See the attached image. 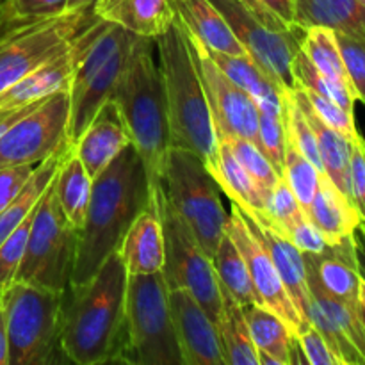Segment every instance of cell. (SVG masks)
I'll use <instances>...</instances> for the list:
<instances>
[{
    "label": "cell",
    "mask_w": 365,
    "mask_h": 365,
    "mask_svg": "<svg viewBox=\"0 0 365 365\" xmlns=\"http://www.w3.org/2000/svg\"><path fill=\"white\" fill-rule=\"evenodd\" d=\"M227 143L228 148L232 150V153L235 155V159L242 164L246 171L253 177V180L262 187V191L266 195H269L271 189L278 184V180L282 178V175L278 173L277 168L271 164V160L267 159L266 153L260 150V146L257 143L250 141V139H228V141H220Z\"/></svg>",
    "instance_id": "74e56055"
},
{
    "label": "cell",
    "mask_w": 365,
    "mask_h": 365,
    "mask_svg": "<svg viewBox=\"0 0 365 365\" xmlns=\"http://www.w3.org/2000/svg\"><path fill=\"white\" fill-rule=\"evenodd\" d=\"M77 245L78 230L64 216L52 180L32 212L27 248L14 282L64 292L71 284Z\"/></svg>",
    "instance_id": "9c48e42d"
},
{
    "label": "cell",
    "mask_w": 365,
    "mask_h": 365,
    "mask_svg": "<svg viewBox=\"0 0 365 365\" xmlns=\"http://www.w3.org/2000/svg\"><path fill=\"white\" fill-rule=\"evenodd\" d=\"M189 39L198 61L200 77L205 89L217 141L250 139L259 145L260 109L257 102L223 73L198 39L192 36H189Z\"/></svg>",
    "instance_id": "5bb4252c"
},
{
    "label": "cell",
    "mask_w": 365,
    "mask_h": 365,
    "mask_svg": "<svg viewBox=\"0 0 365 365\" xmlns=\"http://www.w3.org/2000/svg\"><path fill=\"white\" fill-rule=\"evenodd\" d=\"M292 25L324 27L365 41V6L359 0H292Z\"/></svg>",
    "instance_id": "484cf974"
},
{
    "label": "cell",
    "mask_w": 365,
    "mask_h": 365,
    "mask_svg": "<svg viewBox=\"0 0 365 365\" xmlns=\"http://www.w3.org/2000/svg\"><path fill=\"white\" fill-rule=\"evenodd\" d=\"M68 11V0H0V21L41 20Z\"/></svg>",
    "instance_id": "ee69618b"
},
{
    "label": "cell",
    "mask_w": 365,
    "mask_h": 365,
    "mask_svg": "<svg viewBox=\"0 0 365 365\" xmlns=\"http://www.w3.org/2000/svg\"><path fill=\"white\" fill-rule=\"evenodd\" d=\"M250 335L259 353V365H291L292 342L296 335L273 310L252 303L242 307Z\"/></svg>",
    "instance_id": "83f0119b"
},
{
    "label": "cell",
    "mask_w": 365,
    "mask_h": 365,
    "mask_svg": "<svg viewBox=\"0 0 365 365\" xmlns=\"http://www.w3.org/2000/svg\"><path fill=\"white\" fill-rule=\"evenodd\" d=\"M292 96L302 107L305 113L307 120H309L310 127L314 128L317 138V146H319L321 163H323V171L349 200V159H351V141L341 134V132L334 130L331 127L324 125L323 121L317 118L310 107L309 100L305 98L302 89L296 86L292 89Z\"/></svg>",
    "instance_id": "f1b7e54d"
},
{
    "label": "cell",
    "mask_w": 365,
    "mask_h": 365,
    "mask_svg": "<svg viewBox=\"0 0 365 365\" xmlns=\"http://www.w3.org/2000/svg\"><path fill=\"white\" fill-rule=\"evenodd\" d=\"M0 365H9V339H7L6 317L0 307Z\"/></svg>",
    "instance_id": "db71d44e"
},
{
    "label": "cell",
    "mask_w": 365,
    "mask_h": 365,
    "mask_svg": "<svg viewBox=\"0 0 365 365\" xmlns=\"http://www.w3.org/2000/svg\"><path fill=\"white\" fill-rule=\"evenodd\" d=\"M364 330H365V327H364Z\"/></svg>",
    "instance_id": "91938a15"
},
{
    "label": "cell",
    "mask_w": 365,
    "mask_h": 365,
    "mask_svg": "<svg viewBox=\"0 0 365 365\" xmlns=\"http://www.w3.org/2000/svg\"><path fill=\"white\" fill-rule=\"evenodd\" d=\"M34 212V209H32ZM32 212L20 223V227L0 245V291L9 287L16 278L20 264L27 248L29 230H31Z\"/></svg>",
    "instance_id": "b9f144b4"
},
{
    "label": "cell",
    "mask_w": 365,
    "mask_h": 365,
    "mask_svg": "<svg viewBox=\"0 0 365 365\" xmlns=\"http://www.w3.org/2000/svg\"><path fill=\"white\" fill-rule=\"evenodd\" d=\"M134 39L128 31L96 16L78 34V56L68 88L66 145L70 150L96 113L113 98Z\"/></svg>",
    "instance_id": "5b68a950"
},
{
    "label": "cell",
    "mask_w": 365,
    "mask_h": 365,
    "mask_svg": "<svg viewBox=\"0 0 365 365\" xmlns=\"http://www.w3.org/2000/svg\"><path fill=\"white\" fill-rule=\"evenodd\" d=\"M70 152L71 150L68 148V146H64L63 150L53 153L52 157H48L46 160L39 163L38 166H36V170L32 171L27 184H25L24 187H21V191L16 195V198L0 212V245L6 241V239L20 227L21 221L32 212V209L36 207L38 200L41 198L45 189L48 187L50 182L56 177L61 163H63L64 157Z\"/></svg>",
    "instance_id": "f546056e"
},
{
    "label": "cell",
    "mask_w": 365,
    "mask_h": 365,
    "mask_svg": "<svg viewBox=\"0 0 365 365\" xmlns=\"http://www.w3.org/2000/svg\"><path fill=\"white\" fill-rule=\"evenodd\" d=\"M296 337H298L299 348H302L309 365H341L334 353H331L330 346L323 339V335L312 324Z\"/></svg>",
    "instance_id": "c3c4849f"
},
{
    "label": "cell",
    "mask_w": 365,
    "mask_h": 365,
    "mask_svg": "<svg viewBox=\"0 0 365 365\" xmlns=\"http://www.w3.org/2000/svg\"><path fill=\"white\" fill-rule=\"evenodd\" d=\"M159 210L164 235L163 277L168 289H185L205 309L216 327L221 323L223 296L214 271L212 259L207 255L191 234L187 225L173 210L164 191L152 196Z\"/></svg>",
    "instance_id": "8fae6325"
},
{
    "label": "cell",
    "mask_w": 365,
    "mask_h": 365,
    "mask_svg": "<svg viewBox=\"0 0 365 365\" xmlns=\"http://www.w3.org/2000/svg\"><path fill=\"white\" fill-rule=\"evenodd\" d=\"M237 205V203H235ZM239 207V205H237ZM242 217L248 223L250 230L253 232L267 255L273 260L277 267L280 280L284 284L285 291L291 296L292 303L302 314L303 319L309 323L307 314L310 307V291H309V278H307V264L303 259V252L282 232H278L266 217L255 210H245L239 207ZM310 324V323H309Z\"/></svg>",
    "instance_id": "ac0fdd59"
},
{
    "label": "cell",
    "mask_w": 365,
    "mask_h": 365,
    "mask_svg": "<svg viewBox=\"0 0 365 365\" xmlns=\"http://www.w3.org/2000/svg\"><path fill=\"white\" fill-rule=\"evenodd\" d=\"M81 34V32H78ZM78 34L70 45L0 93V113L20 109L59 91H68L78 56Z\"/></svg>",
    "instance_id": "d6986e66"
},
{
    "label": "cell",
    "mask_w": 365,
    "mask_h": 365,
    "mask_svg": "<svg viewBox=\"0 0 365 365\" xmlns=\"http://www.w3.org/2000/svg\"><path fill=\"white\" fill-rule=\"evenodd\" d=\"M36 166L25 164V166H11L0 170V212L16 198L27 180L31 178Z\"/></svg>",
    "instance_id": "681fc988"
},
{
    "label": "cell",
    "mask_w": 365,
    "mask_h": 365,
    "mask_svg": "<svg viewBox=\"0 0 365 365\" xmlns=\"http://www.w3.org/2000/svg\"><path fill=\"white\" fill-rule=\"evenodd\" d=\"M234 31L246 56L284 91L296 88L292 63L299 50L303 29L292 25L287 31H274L264 25L241 0H210Z\"/></svg>",
    "instance_id": "4fadbf2b"
},
{
    "label": "cell",
    "mask_w": 365,
    "mask_h": 365,
    "mask_svg": "<svg viewBox=\"0 0 365 365\" xmlns=\"http://www.w3.org/2000/svg\"><path fill=\"white\" fill-rule=\"evenodd\" d=\"M170 309L184 365H225L217 327L185 289H171Z\"/></svg>",
    "instance_id": "e0dca14e"
},
{
    "label": "cell",
    "mask_w": 365,
    "mask_h": 365,
    "mask_svg": "<svg viewBox=\"0 0 365 365\" xmlns=\"http://www.w3.org/2000/svg\"><path fill=\"white\" fill-rule=\"evenodd\" d=\"M153 46L155 39L135 36L113 95L130 143L145 164L152 196L163 191L164 164L170 150L166 95L159 64L153 59Z\"/></svg>",
    "instance_id": "277c9868"
},
{
    "label": "cell",
    "mask_w": 365,
    "mask_h": 365,
    "mask_svg": "<svg viewBox=\"0 0 365 365\" xmlns=\"http://www.w3.org/2000/svg\"><path fill=\"white\" fill-rule=\"evenodd\" d=\"M53 185L64 216L77 230H81L91 200L93 178L89 177L75 152H70L64 157L53 178Z\"/></svg>",
    "instance_id": "4dcf8cb0"
},
{
    "label": "cell",
    "mask_w": 365,
    "mask_h": 365,
    "mask_svg": "<svg viewBox=\"0 0 365 365\" xmlns=\"http://www.w3.org/2000/svg\"><path fill=\"white\" fill-rule=\"evenodd\" d=\"M359 307H360V316H362L364 327H365V280L360 277V285H359Z\"/></svg>",
    "instance_id": "9f6ffc18"
},
{
    "label": "cell",
    "mask_w": 365,
    "mask_h": 365,
    "mask_svg": "<svg viewBox=\"0 0 365 365\" xmlns=\"http://www.w3.org/2000/svg\"><path fill=\"white\" fill-rule=\"evenodd\" d=\"M321 171L307 159L305 155H302L298 148L292 145V141L287 135V148H285V160H284V170H282V178L287 182V185L291 187V191L294 192L296 200L302 205L303 212L309 209V205L312 203L314 195L317 191V185H319Z\"/></svg>",
    "instance_id": "8d00e7d4"
},
{
    "label": "cell",
    "mask_w": 365,
    "mask_h": 365,
    "mask_svg": "<svg viewBox=\"0 0 365 365\" xmlns=\"http://www.w3.org/2000/svg\"><path fill=\"white\" fill-rule=\"evenodd\" d=\"M305 214L330 245H339L351 237L362 221L351 200L324 173L321 175L317 191Z\"/></svg>",
    "instance_id": "cb8c5ba5"
},
{
    "label": "cell",
    "mask_w": 365,
    "mask_h": 365,
    "mask_svg": "<svg viewBox=\"0 0 365 365\" xmlns=\"http://www.w3.org/2000/svg\"><path fill=\"white\" fill-rule=\"evenodd\" d=\"M359 2H360V4H364V6H365V0H359Z\"/></svg>",
    "instance_id": "680465c9"
},
{
    "label": "cell",
    "mask_w": 365,
    "mask_h": 365,
    "mask_svg": "<svg viewBox=\"0 0 365 365\" xmlns=\"http://www.w3.org/2000/svg\"><path fill=\"white\" fill-rule=\"evenodd\" d=\"M264 217L277 228L278 232L284 230L289 223L299 217L303 212L302 205L296 200L294 192L291 191V187L287 185V182L284 178L278 180V184L271 189V192L267 195L266 207H264Z\"/></svg>",
    "instance_id": "7bdbcfd3"
},
{
    "label": "cell",
    "mask_w": 365,
    "mask_h": 365,
    "mask_svg": "<svg viewBox=\"0 0 365 365\" xmlns=\"http://www.w3.org/2000/svg\"><path fill=\"white\" fill-rule=\"evenodd\" d=\"M150 202L152 195L145 164L130 143L98 177L93 178L91 200L78 230L71 285L93 278L100 266L118 252L132 221Z\"/></svg>",
    "instance_id": "6da1fadb"
},
{
    "label": "cell",
    "mask_w": 365,
    "mask_h": 365,
    "mask_svg": "<svg viewBox=\"0 0 365 365\" xmlns=\"http://www.w3.org/2000/svg\"><path fill=\"white\" fill-rule=\"evenodd\" d=\"M259 146L282 175L287 148V127L285 114H271L260 110L259 116Z\"/></svg>",
    "instance_id": "60d3db41"
},
{
    "label": "cell",
    "mask_w": 365,
    "mask_h": 365,
    "mask_svg": "<svg viewBox=\"0 0 365 365\" xmlns=\"http://www.w3.org/2000/svg\"><path fill=\"white\" fill-rule=\"evenodd\" d=\"M207 53L230 81H234L242 91H246L255 100L260 110L271 114H285V93L287 91L274 84L248 56H230V53H221L210 48H207Z\"/></svg>",
    "instance_id": "4316f807"
},
{
    "label": "cell",
    "mask_w": 365,
    "mask_h": 365,
    "mask_svg": "<svg viewBox=\"0 0 365 365\" xmlns=\"http://www.w3.org/2000/svg\"><path fill=\"white\" fill-rule=\"evenodd\" d=\"M93 18L91 9H77L41 20L0 21V93L63 52Z\"/></svg>",
    "instance_id": "30bf717a"
},
{
    "label": "cell",
    "mask_w": 365,
    "mask_h": 365,
    "mask_svg": "<svg viewBox=\"0 0 365 365\" xmlns=\"http://www.w3.org/2000/svg\"><path fill=\"white\" fill-rule=\"evenodd\" d=\"M91 11L100 20L148 39L164 34L177 18L173 0H96Z\"/></svg>",
    "instance_id": "7402d4cb"
},
{
    "label": "cell",
    "mask_w": 365,
    "mask_h": 365,
    "mask_svg": "<svg viewBox=\"0 0 365 365\" xmlns=\"http://www.w3.org/2000/svg\"><path fill=\"white\" fill-rule=\"evenodd\" d=\"M299 48L321 73L349 86L341 50H339L337 36L334 31L324 27L307 29V31H303Z\"/></svg>",
    "instance_id": "e575fe53"
},
{
    "label": "cell",
    "mask_w": 365,
    "mask_h": 365,
    "mask_svg": "<svg viewBox=\"0 0 365 365\" xmlns=\"http://www.w3.org/2000/svg\"><path fill=\"white\" fill-rule=\"evenodd\" d=\"M349 196L365 221V139L351 143V159H349Z\"/></svg>",
    "instance_id": "7dc6e473"
},
{
    "label": "cell",
    "mask_w": 365,
    "mask_h": 365,
    "mask_svg": "<svg viewBox=\"0 0 365 365\" xmlns=\"http://www.w3.org/2000/svg\"><path fill=\"white\" fill-rule=\"evenodd\" d=\"M163 191L175 212L212 259L227 234L230 214L221 202V187L196 153L170 148L163 173Z\"/></svg>",
    "instance_id": "ba28073f"
},
{
    "label": "cell",
    "mask_w": 365,
    "mask_h": 365,
    "mask_svg": "<svg viewBox=\"0 0 365 365\" xmlns=\"http://www.w3.org/2000/svg\"><path fill=\"white\" fill-rule=\"evenodd\" d=\"M0 307H2V291H0Z\"/></svg>",
    "instance_id": "6f0895ef"
},
{
    "label": "cell",
    "mask_w": 365,
    "mask_h": 365,
    "mask_svg": "<svg viewBox=\"0 0 365 365\" xmlns=\"http://www.w3.org/2000/svg\"><path fill=\"white\" fill-rule=\"evenodd\" d=\"M128 273L114 252L88 282L63 292V351L68 362H116L125 335Z\"/></svg>",
    "instance_id": "7a4b0ae2"
},
{
    "label": "cell",
    "mask_w": 365,
    "mask_h": 365,
    "mask_svg": "<svg viewBox=\"0 0 365 365\" xmlns=\"http://www.w3.org/2000/svg\"><path fill=\"white\" fill-rule=\"evenodd\" d=\"M299 88V86H298ZM305 95V98L309 100L310 107H312L314 113L317 114L321 121L328 127H331L334 130L341 132L344 138H348L351 143L364 141V138L360 135V132L356 130L355 116H353L351 110H346L344 107H341L339 103L331 102V100L324 98V96L317 95V93L310 91V89L299 88Z\"/></svg>",
    "instance_id": "ab89813d"
},
{
    "label": "cell",
    "mask_w": 365,
    "mask_h": 365,
    "mask_svg": "<svg viewBox=\"0 0 365 365\" xmlns=\"http://www.w3.org/2000/svg\"><path fill=\"white\" fill-rule=\"evenodd\" d=\"M212 264L221 291L230 294L241 307L259 303L245 257L228 234L221 239L212 257Z\"/></svg>",
    "instance_id": "d6a6232c"
},
{
    "label": "cell",
    "mask_w": 365,
    "mask_h": 365,
    "mask_svg": "<svg viewBox=\"0 0 365 365\" xmlns=\"http://www.w3.org/2000/svg\"><path fill=\"white\" fill-rule=\"evenodd\" d=\"M335 36H337L339 50H341L349 86L355 93V98L365 103V41L351 38V36L337 34V32Z\"/></svg>",
    "instance_id": "f6af8a7d"
},
{
    "label": "cell",
    "mask_w": 365,
    "mask_h": 365,
    "mask_svg": "<svg viewBox=\"0 0 365 365\" xmlns=\"http://www.w3.org/2000/svg\"><path fill=\"white\" fill-rule=\"evenodd\" d=\"M221 191L227 192L228 198L245 210L264 212L267 195L252 175L235 159L227 143H220V171L216 177Z\"/></svg>",
    "instance_id": "836d02e7"
},
{
    "label": "cell",
    "mask_w": 365,
    "mask_h": 365,
    "mask_svg": "<svg viewBox=\"0 0 365 365\" xmlns=\"http://www.w3.org/2000/svg\"><path fill=\"white\" fill-rule=\"evenodd\" d=\"M227 234L230 235L232 241L235 242L239 252L245 257L257 298H259V305L278 314L294 335H299L303 330H307L310 324L303 319L302 314L294 307L291 296L287 294L284 284H282L280 274H278L273 260L267 255L259 239L250 230L248 223L234 202H232V210L230 216H228Z\"/></svg>",
    "instance_id": "9a60e30c"
},
{
    "label": "cell",
    "mask_w": 365,
    "mask_h": 365,
    "mask_svg": "<svg viewBox=\"0 0 365 365\" xmlns=\"http://www.w3.org/2000/svg\"><path fill=\"white\" fill-rule=\"evenodd\" d=\"M307 273L319 284L323 291L339 302L360 310V273L355 259L353 239H344L324 253H303Z\"/></svg>",
    "instance_id": "44dd1931"
},
{
    "label": "cell",
    "mask_w": 365,
    "mask_h": 365,
    "mask_svg": "<svg viewBox=\"0 0 365 365\" xmlns=\"http://www.w3.org/2000/svg\"><path fill=\"white\" fill-rule=\"evenodd\" d=\"M96 0H68V11L77 9H91Z\"/></svg>",
    "instance_id": "11a10c76"
},
{
    "label": "cell",
    "mask_w": 365,
    "mask_h": 365,
    "mask_svg": "<svg viewBox=\"0 0 365 365\" xmlns=\"http://www.w3.org/2000/svg\"><path fill=\"white\" fill-rule=\"evenodd\" d=\"M292 77H294L296 86L299 88L310 89V91L317 93V95L324 96V98L331 100V102L339 103L344 107L346 110H355V93L344 82H339L335 78L328 77V75L321 73L309 59L302 48L298 50L292 63Z\"/></svg>",
    "instance_id": "d590c367"
},
{
    "label": "cell",
    "mask_w": 365,
    "mask_h": 365,
    "mask_svg": "<svg viewBox=\"0 0 365 365\" xmlns=\"http://www.w3.org/2000/svg\"><path fill=\"white\" fill-rule=\"evenodd\" d=\"M128 274H150L163 271L164 235L155 202L132 221L118 248Z\"/></svg>",
    "instance_id": "603a6c76"
},
{
    "label": "cell",
    "mask_w": 365,
    "mask_h": 365,
    "mask_svg": "<svg viewBox=\"0 0 365 365\" xmlns=\"http://www.w3.org/2000/svg\"><path fill=\"white\" fill-rule=\"evenodd\" d=\"M353 248H355L356 266H359L360 277L365 280V221L362 220L351 235Z\"/></svg>",
    "instance_id": "816d5d0a"
},
{
    "label": "cell",
    "mask_w": 365,
    "mask_h": 365,
    "mask_svg": "<svg viewBox=\"0 0 365 365\" xmlns=\"http://www.w3.org/2000/svg\"><path fill=\"white\" fill-rule=\"evenodd\" d=\"M241 2L245 4V6L248 7V9L252 11V13L255 14V16L259 18L264 25H267V27L274 29V31H287V29H291L289 25H285L284 21H282L280 18L273 13V11L267 9V7L264 6L260 0H241Z\"/></svg>",
    "instance_id": "f907efd6"
},
{
    "label": "cell",
    "mask_w": 365,
    "mask_h": 365,
    "mask_svg": "<svg viewBox=\"0 0 365 365\" xmlns=\"http://www.w3.org/2000/svg\"><path fill=\"white\" fill-rule=\"evenodd\" d=\"M221 296H223V314L217 331H220L225 365H259V353L250 335L242 307L225 291H221Z\"/></svg>",
    "instance_id": "1f68e13d"
},
{
    "label": "cell",
    "mask_w": 365,
    "mask_h": 365,
    "mask_svg": "<svg viewBox=\"0 0 365 365\" xmlns=\"http://www.w3.org/2000/svg\"><path fill=\"white\" fill-rule=\"evenodd\" d=\"M310 307L307 319L323 335L341 365H365V330L360 310L339 302L307 273Z\"/></svg>",
    "instance_id": "2e32d148"
},
{
    "label": "cell",
    "mask_w": 365,
    "mask_h": 365,
    "mask_svg": "<svg viewBox=\"0 0 365 365\" xmlns=\"http://www.w3.org/2000/svg\"><path fill=\"white\" fill-rule=\"evenodd\" d=\"M127 145H130V138L118 106L110 98L86 127L71 152L81 159L89 177L96 178Z\"/></svg>",
    "instance_id": "ffe728a7"
},
{
    "label": "cell",
    "mask_w": 365,
    "mask_h": 365,
    "mask_svg": "<svg viewBox=\"0 0 365 365\" xmlns=\"http://www.w3.org/2000/svg\"><path fill=\"white\" fill-rule=\"evenodd\" d=\"M70 120V96L59 91L34 103L0 135V170L11 166H38L63 150Z\"/></svg>",
    "instance_id": "7c38bea8"
},
{
    "label": "cell",
    "mask_w": 365,
    "mask_h": 365,
    "mask_svg": "<svg viewBox=\"0 0 365 365\" xmlns=\"http://www.w3.org/2000/svg\"><path fill=\"white\" fill-rule=\"evenodd\" d=\"M9 365L68 362L63 351V292L13 282L2 291Z\"/></svg>",
    "instance_id": "52a82bcc"
},
{
    "label": "cell",
    "mask_w": 365,
    "mask_h": 365,
    "mask_svg": "<svg viewBox=\"0 0 365 365\" xmlns=\"http://www.w3.org/2000/svg\"><path fill=\"white\" fill-rule=\"evenodd\" d=\"M260 2L273 11L285 25L292 27V0H260Z\"/></svg>",
    "instance_id": "f5cc1de1"
},
{
    "label": "cell",
    "mask_w": 365,
    "mask_h": 365,
    "mask_svg": "<svg viewBox=\"0 0 365 365\" xmlns=\"http://www.w3.org/2000/svg\"><path fill=\"white\" fill-rule=\"evenodd\" d=\"M285 127H287V135L292 141V145L305 155L321 173L323 171V163H321L319 146H317V138L314 128L310 127L305 113L298 102L292 96V91L285 93Z\"/></svg>",
    "instance_id": "f35d334b"
},
{
    "label": "cell",
    "mask_w": 365,
    "mask_h": 365,
    "mask_svg": "<svg viewBox=\"0 0 365 365\" xmlns=\"http://www.w3.org/2000/svg\"><path fill=\"white\" fill-rule=\"evenodd\" d=\"M170 127V148L196 153L214 178L220 171V141L210 118L195 48L184 25L175 18L155 39Z\"/></svg>",
    "instance_id": "3957f363"
},
{
    "label": "cell",
    "mask_w": 365,
    "mask_h": 365,
    "mask_svg": "<svg viewBox=\"0 0 365 365\" xmlns=\"http://www.w3.org/2000/svg\"><path fill=\"white\" fill-rule=\"evenodd\" d=\"M116 362L184 365L171 317L170 289L163 271L128 274L123 346Z\"/></svg>",
    "instance_id": "8992f818"
},
{
    "label": "cell",
    "mask_w": 365,
    "mask_h": 365,
    "mask_svg": "<svg viewBox=\"0 0 365 365\" xmlns=\"http://www.w3.org/2000/svg\"><path fill=\"white\" fill-rule=\"evenodd\" d=\"M173 7L187 34L207 48L230 56H246L228 21L210 0H173Z\"/></svg>",
    "instance_id": "d4e9b609"
},
{
    "label": "cell",
    "mask_w": 365,
    "mask_h": 365,
    "mask_svg": "<svg viewBox=\"0 0 365 365\" xmlns=\"http://www.w3.org/2000/svg\"><path fill=\"white\" fill-rule=\"evenodd\" d=\"M282 234L287 235L303 253H324L331 248L334 245L328 242V239L310 223L307 214H302L296 217L292 223L282 230Z\"/></svg>",
    "instance_id": "bcb514c9"
}]
</instances>
